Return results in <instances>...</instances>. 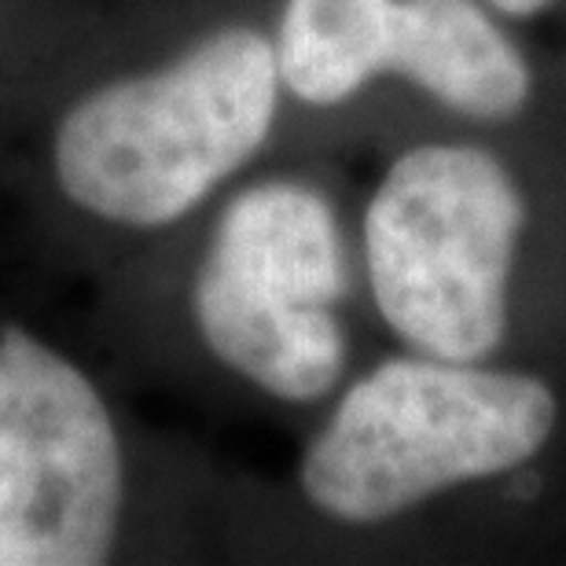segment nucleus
I'll list each match as a JSON object with an SVG mask.
<instances>
[{
	"label": "nucleus",
	"mask_w": 566,
	"mask_h": 566,
	"mask_svg": "<svg viewBox=\"0 0 566 566\" xmlns=\"http://www.w3.org/2000/svg\"><path fill=\"white\" fill-rule=\"evenodd\" d=\"M276 49L232 27L166 71L99 88L55 137V174L77 207L158 229L196 210L265 144L276 118Z\"/></svg>",
	"instance_id": "nucleus-1"
},
{
	"label": "nucleus",
	"mask_w": 566,
	"mask_h": 566,
	"mask_svg": "<svg viewBox=\"0 0 566 566\" xmlns=\"http://www.w3.org/2000/svg\"><path fill=\"white\" fill-rule=\"evenodd\" d=\"M556 394L479 360L394 357L354 382L302 460L305 496L343 523H382L449 485L493 479L545 449Z\"/></svg>",
	"instance_id": "nucleus-2"
},
{
	"label": "nucleus",
	"mask_w": 566,
	"mask_h": 566,
	"mask_svg": "<svg viewBox=\"0 0 566 566\" xmlns=\"http://www.w3.org/2000/svg\"><path fill=\"white\" fill-rule=\"evenodd\" d=\"M526 224L504 163L468 144H423L368 202L365 254L376 305L416 354L482 360L507 332V283Z\"/></svg>",
	"instance_id": "nucleus-3"
},
{
	"label": "nucleus",
	"mask_w": 566,
	"mask_h": 566,
	"mask_svg": "<svg viewBox=\"0 0 566 566\" xmlns=\"http://www.w3.org/2000/svg\"><path fill=\"white\" fill-rule=\"evenodd\" d=\"M346 254L332 207L316 191L269 180L221 213L196 280V321L224 365L283 401L335 387L346 338L335 302Z\"/></svg>",
	"instance_id": "nucleus-4"
},
{
	"label": "nucleus",
	"mask_w": 566,
	"mask_h": 566,
	"mask_svg": "<svg viewBox=\"0 0 566 566\" xmlns=\"http://www.w3.org/2000/svg\"><path fill=\"white\" fill-rule=\"evenodd\" d=\"M122 504L111 416L27 332L0 338V566L104 563Z\"/></svg>",
	"instance_id": "nucleus-5"
},
{
	"label": "nucleus",
	"mask_w": 566,
	"mask_h": 566,
	"mask_svg": "<svg viewBox=\"0 0 566 566\" xmlns=\"http://www.w3.org/2000/svg\"><path fill=\"white\" fill-rule=\"evenodd\" d=\"M387 74L471 118L518 115L534 85L518 49L474 0H398Z\"/></svg>",
	"instance_id": "nucleus-6"
},
{
	"label": "nucleus",
	"mask_w": 566,
	"mask_h": 566,
	"mask_svg": "<svg viewBox=\"0 0 566 566\" xmlns=\"http://www.w3.org/2000/svg\"><path fill=\"white\" fill-rule=\"evenodd\" d=\"M398 0H287L280 85L313 107H335L382 74V41Z\"/></svg>",
	"instance_id": "nucleus-7"
},
{
	"label": "nucleus",
	"mask_w": 566,
	"mask_h": 566,
	"mask_svg": "<svg viewBox=\"0 0 566 566\" xmlns=\"http://www.w3.org/2000/svg\"><path fill=\"white\" fill-rule=\"evenodd\" d=\"M496 11H504V15H515V19H526V15H537V11H545L552 0H490Z\"/></svg>",
	"instance_id": "nucleus-8"
}]
</instances>
